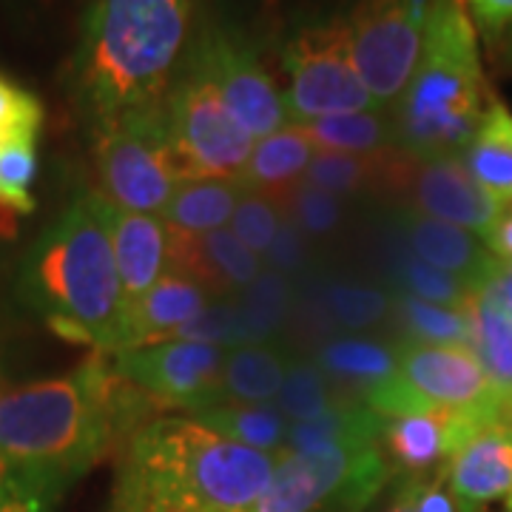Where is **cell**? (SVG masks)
<instances>
[{
	"label": "cell",
	"mask_w": 512,
	"mask_h": 512,
	"mask_svg": "<svg viewBox=\"0 0 512 512\" xmlns=\"http://www.w3.org/2000/svg\"><path fill=\"white\" fill-rule=\"evenodd\" d=\"M299 128L311 137L316 151H339V154L373 157V154L396 148L393 117L382 114L379 109L336 114V117H325V120L302 123Z\"/></svg>",
	"instance_id": "obj_29"
},
{
	"label": "cell",
	"mask_w": 512,
	"mask_h": 512,
	"mask_svg": "<svg viewBox=\"0 0 512 512\" xmlns=\"http://www.w3.org/2000/svg\"><path fill=\"white\" fill-rule=\"evenodd\" d=\"M239 308L248 316V325L254 330L256 342H271L279 330L288 325L293 311V285L285 274L262 271L254 285L239 293Z\"/></svg>",
	"instance_id": "obj_32"
},
{
	"label": "cell",
	"mask_w": 512,
	"mask_h": 512,
	"mask_svg": "<svg viewBox=\"0 0 512 512\" xmlns=\"http://www.w3.org/2000/svg\"><path fill=\"white\" fill-rule=\"evenodd\" d=\"M37 177V140H12L0 146V205L12 208L20 217L35 211L32 183Z\"/></svg>",
	"instance_id": "obj_37"
},
{
	"label": "cell",
	"mask_w": 512,
	"mask_h": 512,
	"mask_svg": "<svg viewBox=\"0 0 512 512\" xmlns=\"http://www.w3.org/2000/svg\"><path fill=\"white\" fill-rule=\"evenodd\" d=\"M194 0H94L74 60L77 97L103 128L163 106Z\"/></svg>",
	"instance_id": "obj_4"
},
{
	"label": "cell",
	"mask_w": 512,
	"mask_h": 512,
	"mask_svg": "<svg viewBox=\"0 0 512 512\" xmlns=\"http://www.w3.org/2000/svg\"><path fill=\"white\" fill-rule=\"evenodd\" d=\"M274 467L191 416H157L128 439L114 512H254Z\"/></svg>",
	"instance_id": "obj_2"
},
{
	"label": "cell",
	"mask_w": 512,
	"mask_h": 512,
	"mask_svg": "<svg viewBox=\"0 0 512 512\" xmlns=\"http://www.w3.org/2000/svg\"><path fill=\"white\" fill-rule=\"evenodd\" d=\"M322 367V373L342 382L345 387H356L359 399L365 396L373 384L384 382L396 373V348H387L376 339L365 336H339L322 345L319 356L313 359Z\"/></svg>",
	"instance_id": "obj_28"
},
{
	"label": "cell",
	"mask_w": 512,
	"mask_h": 512,
	"mask_svg": "<svg viewBox=\"0 0 512 512\" xmlns=\"http://www.w3.org/2000/svg\"><path fill=\"white\" fill-rule=\"evenodd\" d=\"M282 69L288 74L282 97L293 126L379 109L353 66L348 23L302 29L288 43Z\"/></svg>",
	"instance_id": "obj_9"
},
{
	"label": "cell",
	"mask_w": 512,
	"mask_h": 512,
	"mask_svg": "<svg viewBox=\"0 0 512 512\" xmlns=\"http://www.w3.org/2000/svg\"><path fill=\"white\" fill-rule=\"evenodd\" d=\"M507 510H510V512H512V493H510V495H507Z\"/></svg>",
	"instance_id": "obj_48"
},
{
	"label": "cell",
	"mask_w": 512,
	"mask_h": 512,
	"mask_svg": "<svg viewBox=\"0 0 512 512\" xmlns=\"http://www.w3.org/2000/svg\"><path fill=\"white\" fill-rule=\"evenodd\" d=\"M279 225H282V205H279V200L265 197V194H256V191H245L242 194L237 211L231 217V231L256 256L268 254Z\"/></svg>",
	"instance_id": "obj_38"
},
{
	"label": "cell",
	"mask_w": 512,
	"mask_h": 512,
	"mask_svg": "<svg viewBox=\"0 0 512 512\" xmlns=\"http://www.w3.org/2000/svg\"><path fill=\"white\" fill-rule=\"evenodd\" d=\"M390 237L393 239L387 242V279L393 291L416 296L433 305H444V308H467L473 288H467L456 276L427 265L393 234V228H390Z\"/></svg>",
	"instance_id": "obj_30"
},
{
	"label": "cell",
	"mask_w": 512,
	"mask_h": 512,
	"mask_svg": "<svg viewBox=\"0 0 512 512\" xmlns=\"http://www.w3.org/2000/svg\"><path fill=\"white\" fill-rule=\"evenodd\" d=\"M20 293L60 339L120 350L126 308L103 194L77 197L37 237L20 268Z\"/></svg>",
	"instance_id": "obj_3"
},
{
	"label": "cell",
	"mask_w": 512,
	"mask_h": 512,
	"mask_svg": "<svg viewBox=\"0 0 512 512\" xmlns=\"http://www.w3.org/2000/svg\"><path fill=\"white\" fill-rule=\"evenodd\" d=\"M208 305H211V293L197 279L174 268H165L160 282L126 313L120 350L165 342L174 330L183 328L185 322H191Z\"/></svg>",
	"instance_id": "obj_20"
},
{
	"label": "cell",
	"mask_w": 512,
	"mask_h": 512,
	"mask_svg": "<svg viewBox=\"0 0 512 512\" xmlns=\"http://www.w3.org/2000/svg\"><path fill=\"white\" fill-rule=\"evenodd\" d=\"M393 319L404 330V342L416 345H450L470 348L473 345V322L467 308H444L416 296L393 291Z\"/></svg>",
	"instance_id": "obj_31"
},
{
	"label": "cell",
	"mask_w": 512,
	"mask_h": 512,
	"mask_svg": "<svg viewBox=\"0 0 512 512\" xmlns=\"http://www.w3.org/2000/svg\"><path fill=\"white\" fill-rule=\"evenodd\" d=\"M382 430L384 419L362 399H333L328 410L316 419L288 424V439L282 453L316 456L333 450L370 447L379 444Z\"/></svg>",
	"instance_id": "obj_21"
},
{
	"label": "cell",
	"mask_w": 512,
	"mask_h": 512,
	"mask_svg": "<svg viewBox=\"0 0 512 512\" xmlns=\"http://www.w3.org/2000/svg\"><path fill=\"white\" fill-rule=\"evenodd\" d=\"M111 248L126 313L146 296L168 268V225L163 217L123 211L106 200ZM126 322V319H123Z\"/></svg>",
	"instance_id": "obj_19"
},
{
	"label": "cell",
	"mask_w": 512,
	"mask_h": 512,
	"mask_svg": "<svg viewBox=\"0 0 512 512\" xmlns=\"http://www.w3.org/2000/svg\"><path fill=\"white\" fill-rule=\"evenodd\" d=\"M461 3L476 32L481 29L487 37L504 35L512 26V0H461Z\"/></svg>",
	"instance_id": "obj_42"
},
{
	"label": "cell",
	"mask_w": 512,
	"mask_h": 512,
	"mask_svg": "<svg viewBox=\"0 0 512 512\" xmlns=\"http://www.w3.org/2000/svg\"><path fill=\"white\" fill-rule=\"evenodd\" d=\"M461 512H484L512 493V421L481 427L439 470Z\"/></svg>",
	"instance_id": "obj_17"
},
{
	"label": "cell",
	"mask_w": 512,
	"mask_h": 512,
	"mask_svg": "<svg viewBox=\"0 0 512 512\" xmlns=\"http://www.w3.org/2000/svg\"><path fill=\"white\" fill-rule=\"evenodd\" d=\"M433 0H365L350 18V55L376 106H396L424 43Z\"/></svg>",
	"instance_id": "obj_10"
},
{
	"label": "cell",
	"mask_w": 512,
	"mask_h": 512,
	"mask_svg": "<svg viewBox=\"0 0 512 512\" xmlns=\"http://www.w3.org/2000/svg\"><path fill=\"white\" fill-rule=\"evenodd\" d=\"M467 311L473 322L470 350L484 367L495 399L512 416V311L495 291L493 279L473 291Z\"/></svg>",
	"instance_id": "obj_22"
},
{
	"label": "cell",
	"mask_w": 512,
	"mask_h": 512,
	"mask_svg": "<svg viewBox=\"0 0 512 512\" xmlns=\"http://www.w3.org/2000/svg\"><path fill=\"white\" fill-rule=\"evenodd\" d=\"M279 205L302 228V234L311 239H322L336 234V228L345 220L342 197H336L330 191H322V188L305 183V180L293 185L291 191H285L279 197Z\"/></svg>",
	"instance_id": "obj_35"
},
{
	"label": "cell",
	"mask_w": 512,
	"mask_h": 512,
	"mask_svg": "<svg viewBox=\"0 0 512 512\" xmlns=\"http://www.w3.org/2000/svg\"><path fill=\"white\" fill-rule=\"evenodd\" d=\"M168 268L197 279L211 296H239L262 274V259L228 228L200 237L168 228Z\"/></svg>",
	"instance_id": "obj_18"
},
{
	"label": "cell",
	"mask_w": 512,
	"mask_h": 512,
	"mask_svg": "<svg viewBox=\"0 0 512 512\" xmlns=\"http://www.w3.org/2000/svg\"><path fill=\"white\" fill-rule=\"evenodd\" d=\"M291 356L271 342L245 345L225 353L222 367V387H225V402L239 404H268L276 402Z\"/></svg>",
	"instance_id": "obj_25"
},
{
	"label": "cell",
	"mask_w": 512,
	"mask_h": 512,
	"mask_svg": "<svg viewBox=\"0 0 512 512\" xmlns=\"http://www.w3.org/2000/svg\"><path fill=\"white\" fill-rule=\"evenodd\" d=\"M60 490L0 464V512H55Z\"/></svg>",
	"instance_id": "obj_40"
},
{
	"label": "cell",
	"mask_w": 512,
	"mask_h": 512,
	"mask_svg": "<svg viewBox=\"0 0 512 512\" xmlns=\"http://www.w3.org/2000/svg\"><path fill=\"white\" fill-rule=\"evenodd\" d=\"M228 350L205 342L168 339L157 345L109 353L120 376L134 384L154 413L183 410L200 413L225 402L222 367Z\"/></svg>",
	"instance_id": "obj_11"
},
{
	"label": "cell",
	"mask_w": 512,
	"mask_h": 512,
	"mask_svg": "<svg viewBox=\"0 0 512 512\" xmlns=\"http://www.w3.org/2000/svg\"><path fill=\"white\" fill-rule=\"evenodd\" d=\"M154 419L109 353L94 350L69 376L0 390V464L66 493L117 441L128 444Z\"/></svg>",
	"instance_id": "obj_1"
},
{
	"label": "cell",
	"mask_w": 512,
	"mask_h": 512,
	"mask_svg": "<svg viewBox=\"0 0 512 512\" xmlns=\"http://www.w3.org/2000/svg\"><path fill=\"white\" fill-rule=\"evenodd\" d=\"M393 191L407 197L404 205L416 208L427 217L458 225L476 237H487L495 220L507 205L493 200L481 185L470 177L461 157H433L416 160L402 151L396 168Z\"/></svg>",
	"instance_id": "obj_14"
},
{
	"label": "cell",
	"mask_w": 512,
	"mask_h": 512,
	"mask_svg": "<svg viewBox=\"0 0 512 512\" xmlns=\"http://www.w3.org/2000/svg\"><path fill=\"white\" fill-rule=\"evenodd\" d=\"M245 188L239 180H194L183 183L171 197L163 220L168 228L183 234H211L231 225Z\"/></svg>",
	"instance_id": "obj_27"
},
{
	"label": "cell",
	"mask_w": 512,
	"mask_h": 512,
	"mask_svg": "<svg viewBox=\"0 0 512 512\" xmlns=\"http://www.w3.org/2000/svg\"><path fill=\"white\" fill-rule=\"evenodd\" d=\"M330 379L322 373V367L308 359H296L288 367L285 384L276 396V407L288 421H308L325 413L333 404Z\"/></svg>",
	"instance_id": "obj_34"
},
{
	"label": "cell",
	"mask_w": 512,
	"mask_h": 512,
	"mask_svg": "<svg viewBox=\"0 0 512 512\" xmlns=\"http://www.w3.org/2000/svg\"><path fill=\"white\" fill-rule=\"evenodd\" d=\"M322 302L342 328L362 330L373 328L390 313L393 293L370 285H356V282H330L322 293Z\"/></svg>",
	"instance_id": "obj_36"
},
{
	"label": "cell",
	"mask_w": 512,
	"mask_h": 512,
	"mask_svg": "<svg viewBox=\"0 0 512 512\" xmlns=\"http://www.w3.org/2000/svg\"><path fill=\"white\" fill-rule=\"evenodd\" d=\"M387 476L390 467L379 444L316 456L279 453L254 512H359Z\"/></svg>",
	"instance_id": "obj_8"
},
{
	"label": "cell",
	"mask_w": 512,
	"mask_h": 512,
	"mask_svg": "<svg viewBox=\"0 0 512 512\" xmlns=\"http://www.w3.org/2000/svg\"><path fill=\"white\" fill-rule=\"evenodd\" d=\"M424 476H407L402 478L399 490L393 495L387 512H419V484Z\"/></svg>",
	"instance_id": "obj_45"
},
{
	"label": "cell",
	"mask_w": 512,
	"mask_h": 512,
	"mask_svg": "<svg viewBox=\"0 0 512 512\" xmlns=\"http://www.w3.org/2000/svg\"><path fill=\"white\" fill-rule=\"evenodd\" d=\"M484 245L490 248V254L498 262H512V205L501 211V217L495 220L490 234L484 237Z\"/></svg>",
	"instance_id": "obj_44"
},
{
	"label": "cell",
	"mask_w": 512,
	"mask_h": 512,
	"mask_svg": "<svg viewBox=\"0 0 512 512\" xmlns=\"http://www.w3.org/2000/svg\"><path fill=\"white\" fill-rule=\"evenodd\" d=\"M188 69L200 72L222 97L228 111L254 140L291 126L285 97L262 69L256 55L239 40L211 29L194 43Z\"/></svg>",
	"instance_id": "obj_12"
},
{
	"label": "cell",
	"mask_w": 512,
	"mask_h": 512,
	"mask_svg": "<svg viewBox=\"0 0 512 512\" xmlns=\"http://www.w3.org/2000/svg\"><path fill=\"white\" fill-rule=\"evenodd\" d=\"M316 157V146L299 126H285L254 143L251 160L239 183L245 191H256L279 200L293 185L302 183Z\"/></svg>",
	"instance_id": "obj_23"
},
{
	"label": "cell",
	"mask_w": 512,
	"mask_h": 512,
	"mask_svg": "<svg viewBox=\"0 0 512 512\" xmlns=\"http://www.w3.org/2000/svg\"><path fill=\"white\" fill-rule=\"evenodd\" d=\"M419 512H461L441 473H436V478H421Z\"/></svg>",
	"instance_id": "obj_43"
},
{
	"label": "cell",
	"mask_w": 512,
	"mask_h": 512,
	"mask_svg": "<svg viewBox=\"0 0 512 512\" xmlns=\"http://www.w3.org/2000/svg\"><path fill=\"white\" fill-rule=\"evenodd\" d=\"M461 163L493 200L512 205V111L498 97H490Z\"/></svg>",
	"instance_id": "obj_24"
},
{
	"label": "cell",
	"mask_w": 512,
	"mask_h": 512,
	"mask_svg": "<svg viewBox=\"0 0 512 512\" xmlns=\"http://www.w3.org/2000/svg\"><path fill=\"white\" fill-rule=\"evenodd\" d=\"M165 134L180 183L239 180L254 137L239 126L217 89L194 69L171 83L163 100Z\"/></svg>",
	"instance_id": "obj_6"
},
{
	"label": "cell",
	"mask_w": 512,
	"mask_h": 512,
	"mask_svg": "<svg viewBox=\"0 0 512 512\" xmlns=\"http://www.w3.org/2000/svg\"><path fill=\"white\" fill-rule=\"evenodd\" d=\"M97 174L103 197L134 214L163 217L180 177L171 160L163 106L131 111L97 128Z\"/></svg>",
	"instance_id": "obj_7"
},
{
	"label": "cell",
	"mask_w": 512,
	"mask_h": 512,
	"mask_svg": "<svg viewBox=\"0 0 512 512\" xmlns=\"http://www.w3.org/2000/svg\"><path fill=\"white\" fill-rule=\"evenodd\" d=\"M168 339H183V342H205V345H217L222 350L245 348V345H259L254 330L248 325V316L239 308V302L220 299L211 302L208 308H202L191 322H185L183 328H177ZM165 339V342H168Z\"/></svg>",
	"instance_id": "obj_33"
},
{
	"label": "cell",
	"mask_w": 512,
	"mask_h": 512,
	"mask_svg": "<svg viewBox=\"0 0 512 512\" xmlns=\"http://www.w3.org/2000/svg\"><path fill=\"white\" fill-rule=\"evenodd\" d=\"M390 228L419 259L444 274L456 276L473 291L481 288L487 279H493L498 268V259L490 254L484 239L458 225L427 217L410 205H399L393 211Z\"/></svg>",
	"instance_id": "obj_16"
},
{
	"label": "cell",
	"mask_w": 512,
	"mask_h": 512,
	"mask_svg": "<svg viewBox=\"0 0 512 512\" xmlns=\"http://www.w3.org/2000/svg\"><path fill=\"white\" fill-rule=\"evenodd\" d=\"M20 231V214H15L12 208H6V205H0V245H6V242H12V239L18 237Z\"/></svg>",
	"instance_id": "obj_47"
},
{
	"label": "cell",
	"mask_w": 512,
	"mask_h": 512,
	"mask_svg": "<svg viewBox=\"0 0 512 512\" xmlns=\"http://www.w3.org/2000/svg\"><path fill=\"white\" fill-rule=\"evenodd\" d=\"M490 97L464 3L433 0L416 72L390 114L396 148L416 160L461 157Z\"/></svg>",
	"instance_id": "obj_5"
},
{
	"label": "cell",
	"mask_w": 512,
	"mask_h": 512,
	"mask_svg": "<svg viewBox=\"0 0 512 512\" xmlns=\"http://www.w3.org/2000/svg\"><path fill=\"white\" fill-rule=\"evenodd\" d=\"M481 427H487V421L473 416L450 410H419L384 419L379 447L387 467H396L407 476H427L436 467L441 470L458 447L470 436H476Z\"/></svg>",
	"instance_id": "obj_15"
},
{
	"label": "cell",
	"mask_w": 512,
	"mask_h": 512,
	"mask_svg": "<svg viewBox=\"0 0 512 512\" xmlns=\"http://www.w3.org/2000/svg\"><path fill=\"white\" fill-rule=\"evenodd\" d=\"M311 259V251H308V237L302 234V228L282 211V225L276 231V239L271 242L268 254H265V262L268 268L276 271V274L293 276L299 271H305Z\"/></svg>",
	"instance_id": "obj_41"
},
{
	"label": "cell",
	"mask_w": 512,
	"mask_h": 512,
	"mask_svg": "<svg viewBox=\"0 0 512 512\" xmlns=\"http://www.w3.org/2000/svg\"><path fill=\"white\" fill-rule=\"evenodd\" d=\"M493 285L498 296L507 302V308L512 311V262H498L493 274Z\"/></svg>",
	"instance_id": "obj_46"
},
{
	"label": "cell",
	"mask_w": 512,
	"mask_h": 512,
	"mask_svg": "<svg viewBox=\"0 0 512 512\" xmlns=\"http://www.w3.org/2000/svg\"><path fill=\"white\" fill-rule=\"evenodd\" d=\"M396 362L399 379L424 407L473 416L487 424L512 421L470 348L402 342L396 348Z\"/></svg>",
	"instance_id": "obj_13"
},
{
	"label": "cell",
	"mask_w": 512,
	"mask_h": 512,
	"mask_svg": "<svg viewBox=\"0 0 512 512\" xmlns=\"http://www.w3.org/2000/svg\"><path fill=\"white\" fill-rule=\"evenodd\" d=\"M43 128V103L12 77L0 74V146L35 137Z\"/></svg>",
	"instance_id": "obj_39"
},
{
	"label": "cell",
	"mask_w": 512,
	"mask_h": 512,
	"mask_svg": "<svg viewBox=\"0 0 512 512\" xmlns=\"http://www.w3.org/2000/svg\"><path fill=\"white\" fill-rule=\"evenodd\" d=\"M191 419L214 430L222 439L237 441L242 447H251L259 453H268V456H279L285 450V439H288V419L279 413L274 402H222L205 407L200 413H191Z\"/></svg>",
	"instance_id": "obj_26"
}]
</instances>
